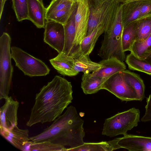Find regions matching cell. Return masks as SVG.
Here are the masks:
<instances>
[{
    "label": "cell",
    "instance_id": "obj_27",
    "mask_svg": "<svg viewBox=\"0 0 151 151\" xmlns=\"http://www.w3.org/2000/svg\"><path fill=\"white\" fill-rule=\"evenodd\" d=\"M151 34V16L139 19L138 29L136 41L142 42Z\"/></svg>",
    "mask_w": 151,
    "mask_h": 151
},
{
    "label": "cell",
    "instance_id": "obj_38",
    "mask_svg": "<svg viewBox=\"0 0 151 151\" xmlns=\"http://www.w3.org/2000/svg\"><path fill=\"white\" fill-rule=\"evenodd\" d=\"M74 3H78L81 0H68Z\"/></svg>",
    "mask_w": 151,
    "mask_h": 151
},
{
    "label": "cell",
    "instance_id": "obj_36",
    "mask_svg": "<svg viewBox=\"0 0 151 151\" xmlns=\"http://www.w3.org/2000/svg\"><path fill=\"white\" fill-rule=\"evenodd\" d=\"M143 60L151 65V52L145 57Z\"/></svg>",
    "mask_w": 151,
    "mask_h": 151
},
{
    "label": "cell",
    "instance_id": "obj_11",
    "mask_svg": "<svg viewBox=\"0 0 151 151\" xmlns=\"http://www.w3.org/2000/svg\"><path fill=\"white\" fill-rule=\"evenodd\" d=\"M44 35V41L58 53L63 50L65 43L63 25L53 21H47Z\"/></svg>",
    "mask_w": 151,
    "mask_h": 151
},
{
    "label": "cell",
    "instance_id": "obj_26",
    "mask_svg": "<svg viewBox=\"0 0 151 151\" xmlns=\"http://www.w3.org/2000/svg\"><path fill=\"white\" fill-rule=\"evenodd\" d=\"M129 51L138 58L143 60L145 57L151 52V34L143 41H135Z\"/></svg>",
    "mask_w": 151,
    "mask_h": 151
},
{
    "label": "cell",
    "instance_id": "obj_23",
    "mask_svg": "<svg viewBox=\"0 0 151 151\" xmlns=\"http://www.w3.org/2000/svg\"><path fill=\"white\" fill-rule=\"evenodd\" d=\"M138 24L139 19L133 22L123 29L122 35V45L124 52L129 51L136 41Z\"/></svg>",
    "mask_w": 151,
    "mask_h": 151
},
{
    "label": "cell",
    "instance_id": "obj_31",
    "mask_svg": "<svg viewBox=\"0 0 151 151\" xmlns=\"http://www.w3.org/2000/svg\"><path fill=\"white\" fill-rule=\"evenodd\" d=\"M75 4L68 0H52L46 8V16L70 7Z\"/></svg>",
    "mask_w": 151,
    "mask_h": 151
},
{
    "label": "cell",
    "instance_id": "obj_9",
    "mask_svg": "<svg viewBox=\"0 0 151 151\" xmlns=\"http://www.w3.org/2000/svg\"><path fill=\"white\" fill-rule=\"evenodd\" d=\"M90 9L87 0H81L78 4L75 22L76 35L73 43V55L78 46L86 37L90 15Z\"/></svg>",
    "mask_w": 151,
    "mask_h": 151
},
{
    "label": "cell",
    "instance_id": "obj_28",
    "mask_svg": "<svg viewBox=\"0 0 151 151\" xmlns=\"http://www.w3.org/2000/svg\"><path fill=\"white\" fill-rule=\"evenodd\" d=\"M77 6L78 4L76 3L70 7L46 15V20L54 21L64 25L67 22Z\"/></svg>",
    "mask_w": 151,
    "mask_h": 151
},
{
    "label": "cell",
    "instance_id": "obj_32",
    "mask_svg": "<svg viewBox=\"0 0 151 151\" xmlns=\"http://www.w3.org/2000/svg\"><path fill=\"white\" fill-rule=\"evenodd\" d=\"M140 7V19L151 16V0L139 1Z\"/></svg>",
    "mask_w": 151,
    "mask_h": 151
},
{
    "label": "cell",
    "instance_id": "obj_1",
    "mask_svg": "<svg viewBox=\"0 0 151 151\" xmlns=\"http://www.w3.org/2000/svg\"><path fill=\"white\" fill-rule=\"evenodd\" d=\"M73 92L70 82L55 76L36 94L26 125L30 127L54 121L72 102Z\"/></svg>",
    "mask_w": 151,
    "mask_h": 151
},
{
    "label": "cell",
    "instance_id": "obj_3",
    "mask_svg": "<svg viewBox=\"0 0 151 151\" xmlns=\"http://www.w3.org/2000/svg\"><path fill=\"white\" fill-rule=\"evenodd\" d=\"M123 29L122 4L120 3L113 22L104 32V39L98 54L103 59L114 57L122 62L125 60L122 45Z\"/></svg>",
    "mask_w": 151,
    "mask_h": 151
},
{
    "label": "cell",
    "instance_id": "obj_21",
    "mask_svg": "<svg viewBox=\"0 0 151 151\" xmlns=\"http://www.w3.org/2000/svg\"><path fill=\"white\" fill-rule=\"evenodd\" d=\"M103 66L99 63L92 61L89 55H85L78 56L74 59L73 67L74 70L83 74L90 73Z\"/></svg>",
    "mask_w": 151,
    "mask_h": 151
},
{
    "label": "cell",
    "instance_id": "obj_39",
    "mask_svg": "<svg viewBox=\"0 0 151 151\" xmlns=\"http://www.w3.org/2000/svg\"><path fill=\"white\" fill-rule=\"evenodd\" d=\"M107 0H101L102 2H103Z\"/></svg>",
    "mask_w": 151,
    "mask_h": 151
},
{
    "label": "cell",
    "instance_id": "obj_24",
    "mask_svg": "<svg viewBox=\"0 0 151 151\" xmlns=\"http://www.w3.org/2000/svg\"><path fill=\"white\" fill-rule=\"evenodd\" d=\"M125 62L129 69L151 75V65L145 60L139 59L132 53L127 55Z\"/></svg>",
    "mask_w": 151,
    "mask_h": 151
},
{
    "label": "cell",
    "instance_id": "obj_18",
    "mask_svg": "<svg viewBox=\"0 0 151 151\" xmlns=\"http://www.w3.org/2000/svg\"><path fill=\"white\" fill-rule=\"evenodd\" d=\"M77 9L75 10L66 23L63 25L65 43L61 52L66 55L72 56L74 52L73 43L76 35L75 18Z\"/></svg>",
    "mask_w": 151,
    "mask_h": 151
},
{
    "label": "cell",
    "instance_id": "obj_34",
    "mask_svg": "<svg viewBox=\"0 0 151 151\" xmlns=\"http://www.w3.org/2000/svg\"><path fill=\"white\" fill-rule=\"evenodd\" d=\"M90 9L96 7L102 3L101 0H87Z\"/></svg>",
    "mask_w": 151,
    "mask_h": 151
},
{
    "label": "cell",
    "instance_id": "obj_8",
    "mask_svg": "<svg viewBox=\"0 0 151 151\" xmlns=\"http://www.w3.org/2000/svg\"><path fill=\"white\" fill-rule=\"evenodd\" d=\"M101 89L108 91L122 101H139L135 91L125 82L121 72L109 78L102 84Z\"/></svg>",
    "mask_w": 151,
    "mask_h": 151
},
{
    "label": "cell",
    "instance_id": "obj_29",
    "mask_svg": "<svg viewBox=\"0 0 151 151\" xmlns=\"http://www.w3.org/2000/svg\"><path fill=\"white\" fill-rule=\"evenodd\" d=\"M28 151H66L65 147L49 142L31 143L28 146Z\"/></svg>",
    "mask_w": 151,
    "mask_h": 151
},
{
    "label": "cell",
    "instance_id": "obj_10",
    "mask_svg": "<svg viewBox=\"0 0 151 151\" xmlns=\"http://www.w3.org/2000/svg\"><path fill=\"white\" fill-rule=\"evenodd\" d=\"M109 142L115 150L124 148L129 151H151V137L127 134Z\"/></svg>",
    "mask_w": 151,
    "mask_h": 151
},
{
    "label": "cell",
    "instance_id": "obj_30",
    "mask_svg": "<svg viewBox=\"0 0 151 151\" xmlns=\"http://www.w3.org/2000/svg\"><path fill=\"white\" fill-rule=\"evenodd\" d=\"M12 8L17 19L19 21L27 19L28 5L27 0H12Z\"/></svg>",
    "mask_w": 151,
    "mask_h": 151
},
{
    "label": "cell",
    "instance_id": "obj_12",
    "mask_svg": "<svg viewBox=\"0 0 151 151\" xmlns=\"http://www.w3.org/2000/svg\"><path fill=\"white\" fill-rule=\"evenodd\" d=\"M5 99L4 104L0 109V128L8 129L17 125L19 103L11 96Z\"/></svg>",
    "mask_w": 151,
    "mask_h": 151
},
{
    "label": "cell",
    "instance_id": "obj_14",
    "mask_svg": "<svg viewBox=\"0 0 151 151\" xmlns=\"http://www.w3.org/2000/svg\"><path fill=\"white\" fill-rule=\"evenodd\" d=\"M99 63L103 66L91 73H88L90 76L108 78L126 69V66L124 62L114 57L103 59Z\"/></svg>",
    "mask_w": 151,
    "mask_h": 151
},
{
    "label": "cell",
    "instance_id": "obj_15",
    "mask_svg": "<svg viewBox=\"0 0 151 151\" xmlns=\"http://www.w3.org/2000/svg\"><path fill=\"white\" fill-rule=\"evenodd\" d=\"M28 20L38 28H45L46 20V8L43 0H27Z\"/></svg>",
    "mask_w": 151,
    "mask_h": 151
},
{
    "label": "cell",
    "instance_id": "obj_6",
    "mask_svg": "<svg viewBox=\"0 0 151 151\" xmlns=\"http://www.w3.org/2000/svg\"><path fill=\"white\" fill-rule=\"evenodd\" d=\"M120 4L116 0H107L96 7L90 9L86 37L90 35L99 25L104 27L105 31L108 29L115 19Z\"/></svg>",
    "mask_w": 151,
    "mask_h": 151
},
{
    "label": "cell",
    "instance_id": "obj_7",
    "mask_svg": "<svg viewBox=\"0 0 151 151\" xmlns=\"http://www.w3.org/2000/svg\"><path fill=\"white\" fill-rule=\"evenodd\" d=\"M11 57L16 66L25 75L30 77L42 76L49 73V68L41 60L17 47H11Z\"/></svg>",
    "mask_w": 151,
    "mask_h": 151
},
{
    "label": "cell",
    "instance_id": "obj_4",
    "mask_svg": "<svg viewBox=\"0 0 151 151\" xmlns=\"http://www.w3.org/2000/svg\"><path fill=\"white\" fill-rule=\"evenodd\" d=\"M139 118V110L134 107L118 113L105 120L102 134L109 137L125 135L128 131L137 126Z\"/></svg>",
    "mask_w": 151,
    "mask_h": 151
},
{
    "label": "cell",
    "instance_id": "obj_17",
    "mask_svg": "<svg viewBox=\"0 0 151 151\" xmlns=\"http://www.w3.org/2000/svg\"><path fill=\"white\" fill-rule=\"evenodd\" d=\"M105 31L104 26L99 25L92 32L86 37L78 46L73 58L82 55H89L93 51L99 37Z\"/></svg>",
    "mask_w": 151,
    "mask_h": 151
},
{
    "label": "cell",
    "instance_id": "obj_33",
    "mask_svg": "<svg viewBox=\"0 0 151 151\" xmlns=\"http://www.w3.org/2000/svg\"><path fill=\"white\" fill-rule=\"evenodd\" d=\"M146 102L145 114L141 119V121L144 122L151 120V94L147 98Z\"/></svg>",
    "mask_w": 151,
    "mask_h": 151
},
{
    "label": "cell",
    "instance_id": "obj_19",
    "mask_svg": "<svg viewBox=\"0 0 151 151\" xmlns=\"http://www.w3.org/2000/svg\"><path fill=\"white\" fill-rule=\"evenodd\" d=\"M139 1H134L122 4L123 29L131 22L139 19Z\"/></svg>",
    "mask_w": 151,
    "mask_h": 151
},
{
    "label": "cell",
    "instance_id": "obj_37",
    "mask_svg": "<svg viewBox=\"0 0 151 151\" xmlns=\"http://www.w3.org/2000/svg\"><path fill=\"white\" fill-rule=\"evenodd\" d=\"M119 2L120 3L124 4L131 1H140L142 0H116Z\"/></svg>",
    "mask_w": 151,
    "mask_h": 151
},
{
    "label": "cell",
    "instance_id": "obj_20",
    "mask_svg": "<svg viewBox=\"0 0 151 151\" xmlns=\"http://www.w3.org/2000/svg\"><path fill=\"white\" fill-rule=\"evenodd\" d=\"M125 82L133 87L135 91L139 101H142L145 97V86L140 76L128 70L121 72Z\"/></svg>",
    "mask_w": 151,
    "mask_h": 151
},
{
    "label": "cell",
    "instance_id": "obj_13",
    "mask_svg": "<svg viewBox=\"0 0 151 151\" xmlns=\"http://www.w3.org/2000/svg\"><path fill=\"white\" fill-rule=\"evenodd\" d=\"M0 133L13 146L20 150H25L26 146L32 143L29 140V130L20 129L17 125L8 129L0 128Z\"/></svg>",
    "mask_w": 151,
    "mask_h": 151
},
{
    "label": "cell",
    "instance_id": "obj_5",
    "mask_svg": "<svg viewBox=\"0 0 151 151\" xmlns=\"http://www.w3.org/2000/svg\"><path fill=\"white\" fill-rule=\"evenodd\" d=\"M11 39L6 32L0 37V99L8 98L12 82L13 68L10 52Z\"/></svg>",
    "mask_w": 151,
    "mask_h": 151
},
{
    "label": "cell",
    "instance_id": "obj_16",
    "mask_svg": "<svg viewBox=\"0 0 151 151\" xmlns=\"http://www.w3.org/2000/svg\"><path fill=\"white\" fill-rule=\"evenodd\" d=\"M74 59L71 56L66 55L61 52L55 57L50 59L49 61L53 68L60 74L73 76L79 73L73 68Z\"/></svg>",
    "mask_w": 151,
    "mask_h": 151
},
{
    "label": "cell",
    "instance_id": "obj_25",
    "mask_svg": "<svg viewBox=\"0 0 151 151\" xmlns=\"http://www.w3.org/2000/svg\"><path fill=\"white\" fill-rule=\"evenodd\" d=\"M109 142L102 141L97 143H85L78 147L67 148L66 151H111L114 150Z\"/></svg>",
    "mask_w": 151,
    "mask_h": 151
},
{
    "label": "cell",
    "instance_id": "obj_22",
    "mask_svg": "<svg viewBox=\"0 0 151 151\" xmlns=\"http://www.w3.org/2000/svg\"><path fill=\"white\" fill-rule=\"evenodd\" d=\"M108 78L101 77H92L88 74H83L82 77L81 88L86 94L96 93L101 89L104 82Z\"/></svg>",
    "mask_w": 151,
    "mask_h": 151
},
{
    "label": "cell",
    "instance_id": "obj_35",
    "mask_svg": "<svg viewBox=\"0 0 151 151\" xmlns=\"http://www.w3.org/2000/svg\"><path fill=\"white\" fill-rule=\"evenodd\" d=\"M6 0H0V19H1L5 3Z\"/></svg>",
    "mask_w": 151,
    "mask_h": 151
},
{
    "label": "cell",
    "instance_id": "obj_2",
    "mask_svg": "<svg viewBox=\"0 0 151 151\" xmlns=\"http://www.w3.org/2000/svg\"><path fill=\"white\" fill-rule=\"evenodd\" d=\"M83 121L75 107L70 106L65 113L56 119L52 123L40 133L29 137L32 143L49 142L73 148L83 145L85 135Z\"/></svg>",
    "mask_w": 151,
    "mask_h": 151
}]
</instances>
